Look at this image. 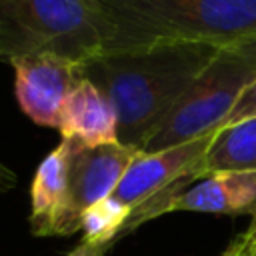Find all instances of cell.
Listing matches in <instances>:
<instances>
[{
  "mask_svg": "<svg viewBox=\"0 0 256 256\" xmlns=\"http://www.w3.org/2000/svg\"><path fill=\"white\" fill-rule=\"evenodd\" d=\"M220 48L196 42L98 54L82 66L118 114V140L142 150Z\"/></svg>",
  "mask_w": 256,
  "mask_h": 256,
  "instance_id": "6da1fadb",
  "label": "cell"
},
{
  "mask_svg": "<svg viewBox=\"0 0 256 256\" xmlns=\"http://www.w3.org/2000/svg\"><path fill=\"white\" fill-rule=\"evenodd\" d=\"M102 52L196 42L216 48L256 36V0H90Z\"/></svg>",
  "mask_w": 256,
  "mask_h": 256,
  "instance_id": "7a4b0ae2",
  "label": "cell"
},
{
  "mask_svg": "<svg viewBox=\"0 0 256 256\" xmlns=\"http://www.w3.org/2000/svg\"><path fill=\"white\" fill-rule=\"evenodd\" d=\"M44 52L82 66L102 52L90 0H0V60Z\"/></svg>",
  "mask_w": 256,
  "mask_h": 256,
  "instance_id": "3957f363",
  "label": "cell"
},
{
  "mask_svg": "<svg viewBox=\"0 0 256 256\" xmlns=\"http://www.w3.org/2000/svg\"><path fill=\"white\" fill-rule=\"evenodd\" d=\"M252 82H256V36L222 46L142 152L166 150L216 132Z\"/></svg>",
  "mask_w": 256,
  "mask_h": 256,
  "instance_id": "277c9868",
  "label": "cell"
},
{
  "mask_svg": "<svg viewBox=\"0 0 256 256\" xmlns=\"http://www.w3.org/2000/svg\"><path fill=\"white\" fill-rule=\"evenodd\" d=\"M214 134L158 152H140L134 158L112 194L132 210L124 234L150 218L168 214L170 202L196 180L204 178L202 160Z\"/></svg>",
  "mask_w": 256,
  "mask_h": 256,
  "instance_id": "5b68a950",
  "label": "cell"
},
{
  "mask_svg": "<svg viewBox=\"0 0 256 256\" xmlns=\"http://www.w3.org/2000/svg\"><path fill=\"white\" fill-rule=\"evenodd\" d=\"M70 140L68 166V196L60 228V236H70L80 230L84 212L100 200L114 194L124 172L142 152L122 142L88 146Z\"/></svg>",
  "mask_w": 256,
  "mask_h": 256,
  "instance_id": "8992f818",
  "label": "cell"
},
{
  "mask_svg": "<svg viewBox=\"0 0 256 256\" xmlns=\"http://www.w3.org/2000/svg\"><path fill=\"white\" fill-rule=\"evenodd\" d=\"M10 64L14 68V92L22 112L38 126L58 128L66 98L84 78L82 64L50 52L20 56Z\"/></svg>",
  "mask_w": 256,
  "mask_h": 256,
  "instance_id": "52a82bcc",
  "label": "cell"
},
{
  "mask_svg": "<svg viewBox=\"0 0 256 256\" xmlns=\"http://www.w3.org/2000/svg\"><path fill=\"white\" fill-rule=\"evenodd\" d=\"M204 214H254L256 212V170H222L206 174L168 206V212Z\"/></svg>",
  "mask_w": 256,
  "mask_h": 256,
  "instance_id": "ba28073f",
  "label": "cell"
},
{
  "mask_svg": "<svg viewBox=\"0 0 256 256\" xmlns=\"http://www.w3.org/2000/svg\"><path fill=\"white\" fill-rule=\"evenodd\" d=\"M56 130L62 138H72L88 146L120 142L118 114L106 94L88 78H82L66 98Z\"/></svg>",
  "mask_w": 256,
  "mask_h": 256,
  "instance_id": "9c48e42d",
  "label": "cell"
},
{
  "mask_svg": "<svg viewBox=\"0 0 256 256\" xmlns=\"http://www.w3.org/2000/svg\"><path fill=\"white\" fill-rule=\"evenodd\" d=\"M70 140L62 142L40 162L30 186V230L34 236H60L68 196Z\"/></svg>",
  "mask_w": 256,
  "mask_h": 256,
  "instance_id": "30bf717a",
  "label": "cell"
},
{
  "mask_svg": "<svg viewBox=\"0 0 256 256\" xmlns=\"http://www.w3.org/2000/svg\"><path fill=\"white\" fill-rule=\"evenodd\" d=\"M256 170V116L216 130L202 160V172Z\"/></svg>",
  "mask_w": 256,
  "mask_h": 256,
  "instance_id": "8fae6325",
  "label": "cell"
},
{
  "mask_svg": "<svg viewBox=\"0 0 256 256\" xmlns=\"http://www.w3.org/2000/svg\"><path fill=\"white\" fill-rule=\"evenodd\" d=\"M132 216V210L114 196L100 200L98 204L90 206L80 224V232L84 234L82 242L108 246L118 234H124V228Z\"/></svg>",
  "mask_w": 256,
  "mask_h": 256,
  "instance_id": "7c38bea8",
  "label": "cell"
},
{
  "mask_svg": "<svg viewBox=\"0 0 256 256\" xmlns=\"http://www.w3.org/2000/svg\"><path fill=\"white\" fill-rule=\"evenodd\" d=\"M256 116V82H252L244 92L242 96L238 98V102L232 106V110L228 112V116L222 120L220 128H226V126H232V124H238V122H244V120H250ZM218 128V130H220Z\"/></svg>",
  "mask_w": 256,
  "mask_h": 256,
  "instance_id": "4fadbf2b",
  "label": "cell"
},
{
  "mask_svg": "<svg viewBox=\"0 0 256 256\" xmlns=\"http://www.w3.org/2000/svg\"><path fill=\"white\" fill-rule=\"evenodd\" d=\"M228 248L232 256H256V212L252 214L250 226Z\"/></svg>",
  "mask_w": 256,
  "mask_h": 256,
  "instance_id": "5bb4252c",
  "label": "cell"
},
{
  "mask_svg": "<svg viewBox=\"0 0 256 256\" xmlns=\"http://www.w3.org/2000/svg\"><path fill=\"white\" fill-rule=\"evenodd\" d=\"M16 184H18L16 172L0 160V196L6 194V192H10L12 188H16Z\"/></svg>",
  "mask_w": 256,
  "mask_h": 256,
  "instance_id": "9a60e30c",
  "label": "cell"
},
{
  "mask_svg": "<svg viewBox=\"0 0 256 256\" xmlns=\"http://www.w3.org/2000/svg\"><path fill=\"white\" fill-rule=\"evenodd\" d=\"M104 252H106V246L82 242L80 246H76L74 250H70L66 256H104Z\"/></svg>",
  "mask_w": 256,
  "mask_h": 256,
  "instance_id": "2e32d148",
  "label": "cell"
},
{
  "mask_svg": "<svg viewBox=\"0 0 256 256\" xmlns=\"http://www.w3.org/2000/svg\"><path fill=\"white\" fill-rule=\"evenodd\" d=\"M222 256H232V252H230V248H226V250L222 252Z\"/></svg>",
  "mask_w": 256,
  "mask_h": 256,
  "instance_id": "e0dca14e",
  "label": "cell"
}]
</instances>
